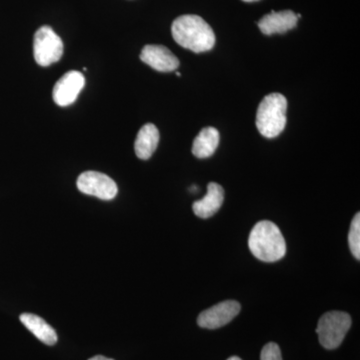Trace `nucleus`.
Returning <instances> with one entry per match:
<instances>
[{
	"instance_id": "nucleus-1",
	"label": "nucleus",
	"mask_w": 360,
	"mask_h": 360,
	"mask_svg": "<svg viewBox=\"0 0 360 360\" xmlns=\"http://www.w3.org/2000/svg\"><path fill=\"white\" fill-rule=\"evenodd\" d=\"M172 33L177 44L195 53L212 51L215 44L212 28L203 18L194 14L177 18L172 23Z\"/></svg>"
},
{
	"instance_id": "nucleus-2",
	"label": "nucleus",
	"mask_w": 360,
	"mask_h": 360,
	"mask_svg": "<svg viewBox=\"0 0 360 360\" xmlns=\"http://www.w3.org/2000/svg\"><path fill=\"white\" fill-rule=\"evenodd\" d=\"M248 245L251 253L264 262H276L286 253L283 233L276 224L269 220L255 224L250 232Z\"/></svg>"
},
{
	"instance_id": "nucleus-3",
	"label": "nucleus",
	"mask_w": 360,
	"mask_h": 360,
	"mask_svg": "<svg viewBox=\"0 0 360 360\" xmlns=\"http://www.w3.org/2000/svg\"><path fill=\"white\" fill-rule=\"evenodd\" d=\"M288 99L281 94H270L262 99L257 113V127L260 134L274 139L286 125Z\"/></svg>"
},
{
	"instance_id": "nucleus-4",
	"label": "nucleus",
	"mask_w": 360,
	"mask_h": 360,
	"mask_svg": "<svg viewBox=\"0 0 360 360\" xmlns=\"http://www.w3.org/2000/svg\"><path fill=\"white\" fill-rule=\"evenodd\" d=\"M352 326V317L347 312L329 311L322 315L317 326L319 342L326 349H335L345 340Z\"/></svg>"
},
{
	"instance_id": "nucleus-5",
	"label": "nucleus",
	"mask_w": 360,
	"mask_h": 360,
	"mask_svg": "<svg viewBox=\"0 0 360 360\" xmlns=\"http://www.w3.org/2000/svg\"><path fill=\"white\" fill-rule=\"evenodd\" d=\"M33 54L37 65L49 66L63 58V42L51 26L40 27L33 39Z\"/></svg>"
},
{
	"instance_id": "nucleus-6",
	"label": "nucleus",
	"mask_w": 360,
	"mask_h": 360,
	"mask_svg": "<svg viewBox=\"0 0 360 360\" xmlns=\"http://www.w3.org/2000/svg\"><path fill=\"white\" fill-rule=\"evenodd\" d=\"M77 188L80 193L96 196L103 200H111L117 195L115 180L108 175L97 172H86L79 175Z\"/></svg>"
},
{
	"instance_id": "nucleus-7",
	"label": "nucleus",
	"mask_w": 360,
	"mask_h": 360,
	"mask_svg": "<svg viewBox=\"0 0 360 360\" xmlns=\"http://www.w3.org/2000/svg\"><path fill=\"white\" fill-rule=\"evenodd\" d=\"M84 84L85 79L82 72L77 70L68 71L54 85L52 91L54 103L61 108L70 105L77 101Z\"/></svg>"
},
{
	"instance_id": "nucleus-8",
	"label": "nucleus",
	"mask_w": 360,
	"mask_h": 360,
	"mask_svg": "<svg viewBox=\"0 0 360 360\" xmlns=\"http://www.w3.org/2000/svg\"><path fill=\"white\" fill-rule=\"evenodd\" d=\"M240 304L236 300H226L201 312L198 319L200 328L217 329L226 326L240 312Z\"/></svg>"
},
{
	"instance_id": "nucleus-9",
	"label": "nucleus",
	"mask_w": 360,
	"mask_h": 360,
	"mask_svg": "<svg viewBox=\"0 0 360 360\" xmlns=\"http://www.w3.org/2000/svg\"><path fill=\"white\" fill-rule=\"evenodd\" d=\"M141 59L146 65L160 72H170L179 68V58L163 45H146L142 49Z\"/></svg>"
},
{
	"instance_id": "nucleus-10",
	"label": "nucleus",
	"mask_w": 360,
	"mask_h": 360,
	"mask_svg": "<svg viewBox=\"0 0 360 360\" xmlns=\"http://www.w3.org/2000/svg\"><path fill=\"white\" fill-rule=\"evenodd\" d=\"M296 14L291 11H271L264 15L258 22L260 32L265 35L285 33L297 25Z\"/></svg>"
},
{
	"instance_id": "nucleus-11",
	"label": "nucleus",
	"mask_w": 360,
	"mask_h": 360,
	"mask_svg": "<svg viewBox=\"0 0 360 360\" xmlns=\"http://www.w3.org/2000/svg\"><path fill=\"white\" fill-rule=\"evenodd\" d=\"M224 200V187L215 182L207 186V193L202 200L193 203V212L200 219H210L221 207Z\"/></svg>"
},
{
	"instance_id": "nucleus-12",
	"label": "nucleus",
	"mask_w": 360,
	"mask_h": 360,
	"mask_svg": "<svg viewBox=\"0 0 360 360\" xmlns=\"http://www.w3.org/2000/svg\"><path fill=\"white\" fill-rule=\"evenodd\" d=\"M160 131L153 123L143 125L135 139L134 150L137 158L142 160H149L158 148Z\"/></svg>"
},
{
	"instance_id": "nucleus-13",
	"label": "nucleus",
	"mask_w": 360,
	"mask_h": 360,
	"mask_svg": "<svg viewBox=\"0 0 360 360\" xmlns=\"http://www.w3.org/2000/svg\"><path fill=\"white\" fill-rule=\"evenodd\" d=\"M20 321L30 333L47 345H53L58 342L56 330L41 317L32 314L20 315Z\"/></svg>"
},
{
	"instance_id": "nucleus-14",
	"label": "nucleus",
	"mask_w": 360,
	"mask_h": 360,
	"mask_svg": "<svg viewBox=\"0 0 360 360\" xmlns=\"http://www.w3.org/2000/svg\"><path fill=\"white\" fill-rule=\"evenodd\" d=\"M220 135L214 127H205L193 141V153L198 158H207L213 155L219 148Z\"/></svg>"
},
{
	"instance_id": "nucleus-15",
	"label": "nucleus",
	"mask_w": 360,
	"mask_h": 360,
	"mask_svg": "<svg viewBox=\"0 0 360 360\" xmlns=\"http://www.w3.org/2000/svg\"><path fill=\"white\" fill-rule=\"evenodd\" d=\"M348 243L350 251L357 260L360 259V213H356L352 225H350L349 234H348Z\"/></svg>"
},
{
	"instance_id": "nucleus-16",
	"label": "nucleus",
	"mask_w": 360,
	"mask_h": 360,
	"mask_svg": "<svg viewBox=\"0 0 360 360\" xmlns=\"http://www.w3.org/2000/svg\"><path fill=\"white\" fill-rule=\"evenodd\" d=\"M260 360H283L281 348H279L276 343H267V345L262 348V354H260Z\"/></svg>"
},
{
	"instance_id": "nucleus-17",
	"label": "nucleus",
	"mask_w": 360,
	"mask_h": 360,
	"mask_svg": "<svg viewBox=\"0 0 360 360\" xmlns=\"http://www.w3.org/2000/svg\"><path fill=\"white\" fill-rule=\"evenodd\" d=\"M89 360H113L110 359H108V357L101 356V355H97V356L92 357Z\"/></svg>"
},
{
	"instance_id": "nucleus-18",
	"label": "nucleus",
	"mask_w": 360,
	"mask_h": 360,
	"mask_svg": "<svg viewBox=\"0 0 360 360\" xmlns=\"http://www.w3.org/2000/svg\"><path fill=\"white\" fill-rule=\"evenodd\" d=\"M227 360H241V359H239V357H238V356H232V357H231V359H229Z\"/></svg>"
},
{
	"instance_id": "nucleus-19",
	"label": "nucleus",
	"mask_w": 360,
	"mask_h": 360,
	"mask_svg": "<svg viewBox=\"0 0 360 360\" xmlns=\"http://www.w3.org/2000/svg\"><path fill=\"white\" fill-rule=\"evenodd\" d=\"M243 1H245V2H255V1H258V0H243Z\"/></svg>"
},
{
	"instance_id": "nucleus-20",
	"label": "nucleus",
	"mask_w": 360,
	"mask_h": 360,
	"mask_svg": "<svg viewBox=\"0 0 360 360\" xmlns=\"http://www.w3.org/2000/svg\"><path fill=\"white\" fill-rule=\"evenodd\" d=\"M175 75H176L177 77H181V75H180L179 72H175Z\"/></svg>"
}]
</instances>
